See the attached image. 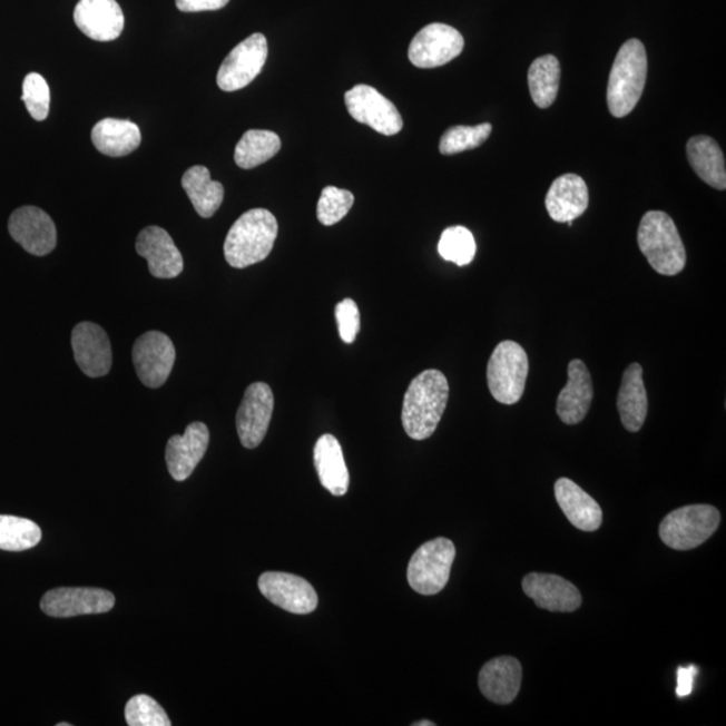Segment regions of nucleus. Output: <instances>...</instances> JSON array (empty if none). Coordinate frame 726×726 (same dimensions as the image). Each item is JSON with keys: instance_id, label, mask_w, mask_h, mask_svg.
I'll return each mask as SVG.
<instances>
[{"instance_id": "nucleus-20", "label": "nucleus", "mask_w": 726, "mask_h": 726, "mask_svg": "<svg viewBox=\"0 0 726 726\" xmlns=\"http://www.w3.org/2000/svg\"><path fill=\"white\" fill-rule=\"evenodd\" d=\"M522 588L538 608L550 612H573L582 602L579 589L557 575L530 573L524 577Z\"/></svg>"}, {"instance_id": "nucleus-26", "label": "nucleus", "mask_w": 726, "mask_h": 726, "mask_svg": "<svg viewBox=\"0 0 726 726\" xmlns=\"http://www.w3.org/2000/svg\"><path fill=\"white\" fill-rule=\"evenodd\" d=\"M618 411L621 424L628 432H638L644 426L648 400L644 381V367L639 363H631L621 380L618 394Z\"/></svg>"}, {"instance_id": "nucleus-12", "label": "nucleus", "mask_w": 726, "mask_h": 726, "mask_svg": "<svg viewBox=\"0 0 726 726\" xmlns=\"http://www.w3.org/2000/svg\"><path fill=\"white\" fill-rule=\"evenodd\" d=\"M274 406V393L269 385L255 382L246 389L236 418L239 442L245 449L253 450L262 444L268 432Z\"/></svg>"}, {"instance_id": "nucleus-32", "label": "nucleus", "mask_w": 726, "mask_h": 726, "mask_svg": "<svg viewBox=\"0 0 726 726\" xmlns=\"http://www.w3.org/2000/svg\"><path fill=\"white\" fill-rule=\"evenodd\" d=\"M42 531L36 522L14 516H0V549L22 552L41 542Z\"/></svg>"}, {"instance_id": "nucleus-33", "label": "nucleus", "mask_w": 726, "mask_h": 726, "mask_svg": "<svg viewBox=\"0 0 726 726\" xmlns=\"http://www.w3.org/2000/svg\"><path fill=\"white\" fill-rule=\"evenodd\" d=\"M438 249L445 262L464 267L474 261L477 243L472 233L464 226H451L440 237Z\"/></svg>"}, {"instance_id": "nucleus-8", "label": "nucleus", "mask_w": 726, "mask_h": 726, "mask_svg": "<svg viewBox=\"0 0 726 726\" xmlns=\"http://www.w3.org/2000/svg\"><path fill=\"white\" fill-rule=\"evenodd\" d=\"M268 42L261 32L252 35L238 43L225 58L218 70L217 84L224 92L248 87L256 79L267 62Z\"/></svg>"}, {"instance_id": "nucleus-4", "label": "nucleus", "mask_w": 726, "mask_h": 726, "mask_svg": "<svg viewBox=\"0 0 726 726\" xmlns=\"http://www.w3.org/2000/svg\"><path fill=\"white\" fill-rule=\"evenodd\" d=\"M638 245L654 271L676 276L686 265V249L669 214L647 212L638 229Z\"/></svg>"}, {"instance_id": "nucleus-28", "label": "nucleus", "mask_w": 726, "mask_h": 726, "mask_svg": "<svg viewBox=\"0 0 726 726\" xmlns=\"http://www.w3.org/2000/svg\"><path fill=\"white\" fill-rule=\"evenodd\" d=\"M686 153L693 170L705 184L717 190L726 189L725 158L715 139L697 135L687 141Z\"/></svg>"}, {"instance_id": "nucleus-30", "label": "nucleus", "mask_w": 726, "mask_h": 726, "mask_svg": "<svg viewBox=\"0 0 726 726\" xmlns=\"http://www.w3.org/2000/svg\"><path fill=\"white\" fill-rule=\"evenodd\" d=\"M561 79L560 62L552 55L538 57L530 65L528 81L531 99L538 108H549L559 95Z\"/></svg>"}, {"instance_id": "nucleus-40", "label": "nucleus", "mask_w": 726, "mask_h": 726, "mask_svg": "<svg viewBox=\"0 0 726 726\" xmlns=\"http://www.w3.org/2000/svg\"><path fill=\"white\" fill-rule=\"evenodd\" d=\"M698 674L696 666L680 667L677 673L678 685H677V696L680 698L691 695L693 684H695V678Z\"/></svg>"}, {"instance_id": "nucleus-21", "label": "nucleus", "mask_w": 726, "mask_h": 726, "mask_svg": "<svg viewBox=\"0 0 726 726\" xmlns=\"http://www.w3.org/2000/svg\"><path fill=\"white\" fill-rule=\"evenodd\" d=\"M593 400V385L586 363L573 360L568 365V384L557 399V414L563 424L576 425L586 419Z\"/></svg>"}, {"instance_id": "nucleus-34", "label": "nucleus", "mask_w": 726, "mask_h": 726, "mask_svg": "<svg viewBox=\"0 0 726 726\" xmlns=\"http://www.w3.org/2000/svg\"><path fill=\"white\" fill-rule=\"evenodd\" d=\"M491 133L492 126L490 122H483V125L475 127H451L442 136L439 150L443 155L474 150V148L481 147L490 138Z\"/></svg>"}, {"instance_id": "nucleus-38", "label": "nucleus", "mask_w": 726, "mask_h": 726, "mask_svg": "<svg viewBox=\"0 0 726 726\" xmlns=\"http://www.w3.org/2000/svg\"><path fill=\"white\" fill-rule=\"evenodd\" d=\"M335 320L339 323L341 340L353 343L361 328L360 310L356 303L353 300H345L336 304Z\"/></svg>"}, {"instance_id": "nucleus-1", "label": "nucleus", "mask_w": 726, "mask_h": 726, "mask_svg": "<svg viewBox=\"0 0 726 726\" xmlns=\"http://www.w3.org/2000/svg\"><path fill=\"white\" fill-rule=\"evenodd\" d=\"M450 385L442 372L425 371L411 382L403 405L404 430L413 440L431 438L449 403Z\"/></svg>"}, {"instance_id": "nucleus-3", "label": "nucleus", "mask_w": 726, "mask_h": 726, "mask_svg": "<svg viewBox=\"0 0 726 726\" xmlns=\"http://www.w3.org/2000/svg\"><path fill=\"white\" fill-rule=\"evenodd\" d=\"M647 80V55L639 40L627 41L615 58L609 75L607 101L614 118H625L638 106Z\"/></svg>"}, {"instance_id": "nucleus-42", "label": "nucleus", "mask_w": 726, "mask_h": 726, "mask_svg": "<svg viewBox=\"0 0 726 726\" xmlns=\"http://www.w3.org/2000/svg\"><path fill=\"white\" fill-rule=\"evenodd\" d=\"M57 726H71L69 723H60Z\"/></svg>"}, {"instance_id": "nucleus-35", "label": "nucleus", "mask_w": 726, "mask_h": 726, "mask_svg": "<svg viewBox=\"0 0 726 726\" xmlns=\"http://www.w3.org/2000/svg\"><path fill=\"white\" fill-rule=\"evenodd\" d=\"M354 205L353 193L339 187H324L317 200L316 216L324 226H333L347 216Z\"/></svg>"}, {"instance_id": "nucleus-25", "label": "nucleus", "mask_w": 726, "mask_h": 726, "mask_svg": "<svg viewBox=\"0 0 726 726\" xmlns=\"http://www.w3.org/2000/svg\"><path fill=\"white\" fill-rule=\"evenodd\" d=\"M314 464L324 489L335 497L346 494L350 484L349 470L339 439L333 434L326 433L317 439Z\"/></svg>"}, {"instance_id": "nucleus-36", "label": "nucleus", "mask_w": 726, "mask_h": 726, "mask_svg": "<svg viewBox=\"0 0 726 726\" xmlns=\"http://www.w3.org/2000/svg\"><path fill=\"white\" fill-rule=\"evenodd\" d=\"M126 719L129 726H170V718L151 697L140 695L129 699L126 706Z\"/></svg>"}, {"instance_id": "nucleus-41", "label": "nucleus", "mask_w": 726, "mask_h": 726, "mask_svg": "<svg viewBox=\"0 0 726 726\" xmlns=\"http://www.w3.org/2000/svg\"><path fill=\"white\" fill-rule=\"evenodd\" d=\"M413 726H434V723L426 722V719H423V722L414 723Z\"/></svg>"}, {"instance_id": "nucleus-18", "label": "nucleus", "mask_w": 726, "mask_h": 726, "mask_svg": "<svg viewBox=\"0 0 726 726\" xmlns=\"http://www.w3.org/2000/svg\"><path fill=\"white\" fill-rule=\"evenodd\" d=\"M75 22L92 40L109 42L120 37L126 19L116 0H80L75 9Z\"/></svg>"}, {"instance_id": "nucleus-5", "label": "nucleus", "mask_w": 726, "mask_h": 726, "mask_svg": "<svg viewBox=\"0 0 726 726\" xmlns=\"http://www.w3.org/2000/svg\"><path fill=\"white\" fill-rule=\"evenodd\" d=\"M722 516L710 504H690L671 511L659 527V537L667 547L691 550L716 533Z\"/></svg>"}, {"instance_id": "nucleus-14", "label": "nucleus", "mask_w": 726, "mask_h": 726, "mask_svg": "<svg viewBox=\"0 0 726 726\" xmlns=\"http://www.w3.org/2000/svg\"><path fill=\"white\" fill-rule=\"evenodd\" d=\"M9 232L14 242L35 256H47L57 246L53 219L40 207L23 206L11 214Z\"/></svg>"}, {"instance_id": "nucleus-27", "label": "nucleus", "mask_w": 726, "mask_h": 726, "mask_svg": "<svg viewBox=\"0 0 726 726\" xmlns=\"http://www.w3.org/2000/svg\"><path fill=\"white\" fill-rule=\"evenodd\" d=\"M90 136L97 150L114 158L138 150L141 141L140 128L135 122L112 118L97 122Z\"/></svg>"}, {"instance_id": "nucleus-16", "label": "nucleus", "mask_w": 726, "mask_h": 726, "mask_svg": "<svg viewBox=\"0 0 726 726\" xmlns=\"http://www.w3.org/2000/svg\"><path fill=\"white\" fill-rule=\"evenodd\" d=\"M71 347L77 365L88 377H104L111 371V341L99 324L92 322L77 324L71 333Z\"/></svg>"}, {"instance_id": "nucleus-9", "label": "nucleus", "mask_w": 726, "mask_h": 726, "mask_svg": "<svg viewBox=\"0 0 726 726\" xmlns=\"http://www.w3.org/2000/svg\"><path fill=\"white\" fill-rule=\"evenodd\" d=\"M464 38L452 26L431 23L414 36L410 51L411 62L421 69L443 67L462 55Z\"/></svg>"}, {"instance_id": "nucleus-15", "label": "nucleus", "mask_w": 726, "mask_h": 726, "mask_svg": "<svg viewBox=\"0 0 726 726\" xmlns=\"http://www.w3.org/2000/svg\"><path fill=\"white\" fill-rule=\"evenodd\" d=\"M258 589L272 605L291 614L306 615L314 612L317 595L313 586L302 577L284 572H267L258 579Z\"/></svg>"}, {"instance_id": "nucleus-22", "label": "nucleus", "mask_w": 726, "mask_h": 726, "mask_svg": "<svg viewBox=\"0 0 726 726\" xmlns=\"http://www.w3.org/2000/svg\"><path fill=\"white\" fill-rule=\"evenodd\" d=\"M522 684V666L513 657L491 659L479 673V689L482 695L498 705L514 702Z\"/></svg>"}, {"instance_id": "nucleus-7", "label": "nucleus", "mask_w": 726, "mask_h": 726, "mask_svg": "<svg viewBox=\"0 0 726 726\" xmlns=\"http://www.w3.org/2000/svg\"><path fill=\"white\" fill-rule=\"evenodd\" d=\"M455 556V544L449 538L439 537L421 544L408 566V581L413 591L425 596L442 592Z\"/></svg>"}, {"instance_id": "nucleus-17", "label": "nucleus", "mask_w": 726, "mask_h": 726, "mask_svg": "<svg viewBox=\"0 0 726 726\" xmlns=\"http://www.w3.org/2000/svg\"><path fill=\"white\" fill-rule=\"evenodd\" d=\"M209 428L204 423H192L186 428L184 436L175 434L166 447V463L168 472L177 482L190 478L209 447Z\"/></svg>"}, {"instance_id": "nucleus-39", "label": "nucleus", "mask_w": 726, "mask_h": 726, "mask_svg": "<svg viewBox=\"0 0 726 726\" xmlns=\"http://www.w3.org/2000/svg\"><path fill=\"white\" fill-rule=\"evenodd\" d=\"M175 3L180 11L200 12L224 9L229 0H175Z\"/></svg>"}, {"instance_id": "nucleus-6", "label": "nucleus", "mask_w": 726, "mask_h": 726, "mask_svg": "<svg viewBox=\"0 0 726 726\" xmlns=\"http://www.w3.org/2000/svg\"><path fill=\"white\" fill-rule=\"evenodd\" d=\"M529 374V359L513 341L499 343L488 365V384L498 403L514 405L522 399Z\"/></svg>"}, {"instance_id": "nucleus-37", "label": "nucleus", "mask_w": 726, "mask_h": 726, "mask_svg": "<svg viewBox=\"0 0 726 726\" xmlns=\"http://www.w3.org/2000/svg\"><path fill=\"white\" fill-rule=\"evenodd\" d=\"M22 100L31 118L43 121L50 111V89L41 75L30 73L24 77Z\"/></svg>"}, {"instance_id": "nucleus-24", "label": "nucleus", "mask_w": 726, "mask_h": 726, "mask_svg": "<svg viewBox=\"0 0 726 726\" xmlns=\"http://www.w3.org/2000/svg\"><path fill=\"white\" fill-rule=\"evenodd\" d=\"M555 494L562 513L575 528L596 531L601 527L602 511L599 503L579 484L568 478H561L555 484Z\"/></svg>"}, {"instance_id": "nucleus-13", "label": "nucleus", "mask_w": 726, "mask_h": 726, "mask_svg": "<svg viewBox=\"0 0 726 726\" xmlns=\"http://www.w3.org/2000/svg\"><path fill=\"white\" fill-rule=\"evenodd\" d=\"M114 593L100 588L51 589L41 600V609L51 618H73L111 611Z\"/></svg>"}, {"instance_id": "nucleus-19", "label": "nucleus", "mask_w": 726, "mask_h": 726, "mask_svg": "<svg viewBox=\"0 0 726 726\" xmlns=\"http://www.w3.org/2000/svg\"><path fill=\"white\" fill-rule=\"evenodd\" d=\"M136 252L146 258L154 277L174 278L184 272V257L171 236L159 226H148L139 233Z\"/></svg>"}, {"instance_id": "nucleus-29", "label": "nucleus", "mask_w": 726, "mask_h": 726, "mask_svg": "<svg viewBox=\"0 0 726 726\" xmlns=\"http://www.w3.org/2000/svg\"><path fill=\"white\" fill-rule=\"evenodd\" d=\"M182 187L203 218L213 217L223 204L224 186L212 179L210 171L205 166L189 168L182 177Z\"/></svg>"}, {"instance_id": "nucleus-31", "label": "nucleus", "mask_w": 726, "mask_h": 726, "mask_svg": "<svg viewBox=\"0 0 726 726\" xmlns=\"http://www.w3.org/2000/svg\"><path fill=\"white\" fill-rule=\"evenodd\" d=\"M282 140L275 133L251 129L237 143L235 161L244 170L265 164L281 151Z\"/></svg>"}, {"instance_id": "nucleus-2", "label": "nucleus", "mask_w": 726, "mask_h": 726, "mask_svg": "<svg viewBox=\"0 0 726 726\" xmlns=\"http://www.w3.org/2000/svg\"><path fill=\"white\" fill-rule=\"evenodd\" d=\"M278 225L267 209H252L233 224L224 244L226 262L243 269L269 256L277 238Z\"/></svg>"}, {"instance_id": "nucleus-11", "label": "nucleus", "mask_w": 726, "mask_h": 726, "mask_svg": "<svg viewBox=\"0 0 726 726\" xmlns=\"http://www.w3.org/2000/svg\"><path fill=\"white\" fill-rule=\"evenodd\" d=\"M345 102L350 116L374 131L392 136L403 129V118L398 108L373 87L363 84L355 86L346 92Z\"/></svg>"}, {"instance_id": "nucleus-23", "label": "nucleus", "mask_w": 726, "mask_h": 726, "mask_svg": "<svg viewBox=\"0 0 726 726\" xmlns=\"http://www.w3.org/2000/svg\"><path fill=\"white\" fill-rule=\"evenodd\" d=\"M544 205L553 222L573 223L588 209L589 192L586 180L576 174L561 175L550 186Z\"/></svg>"}, {"instance_id": "nucleus-10", "label": "nucleus", "mask_w": 726, "mask_h": 726, "mask_svg": "<svg viewBox=\"0 0 726 726\" xmlns=\"http://www.w3.org/2000/svg\"><path fill=\"white\" fill-rule=\"evenodd\" d=\"M175 359L174 343L164 333L148 332L136 340L133 361L143 385L158 389L170 377Z\"/></svg>"}]
</instances>
